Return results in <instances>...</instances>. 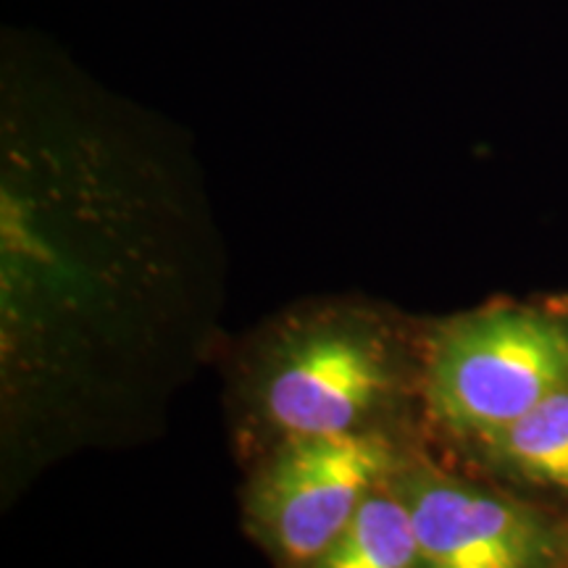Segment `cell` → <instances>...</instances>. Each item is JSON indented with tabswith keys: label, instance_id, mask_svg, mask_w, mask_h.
I'll use <instances>...</instances> for the list:
<instances>
[{
	"label": "cell",
	"instance_id": "8992f818",
	"mask_svg": "<svg viewBox=\"0 0 568 568\" xmlns=\"http://www.w3.org/2000/svg\"><path fill=\"white\" fill-rule=\"evenodd\" d=\"M311 568H426L406 503L389 481L368 495Z\"/></svg>",
	"mask_w": 568,
	"mask_h": 568
},
{
	"label": "cell",
	"instance_id": "6da1fadb",
	"mask_svg": "<svg viewBox=\"0 0 568 568\" xmlns=\"http://www.w3.org/2000/svg\"><path fill=\"white\" fill-rule=\"evenodd\" d=\"M422 351H408L385 318L326 308L276 329L255 358L247 406L282 439L387 429L410 389Z\"/></svg>",
	"mask_w": 568,
	"mask_h": 568
},
{
	"label": "cell",
	"instance_id": "5b68a950",
	"mask_svg": "<svg viewBox=\"0 0 568 568\" xmlns=\"http://www.w3.org/2000/svg\"><path fill=\"white\" fill-rule=\"evenodd\" d=\"M466 447L493 477L568 500V387Z\"/></svg>",
	"mask_w": 568,
	"mask_h": 568
},
{
	"label": "cell",
	"instance_id": "3957f363",
	"mask_svg": "<svg viewBox=\"0 0 568 568\" xmlns=\"http://www.w3.org/2000/svg\"><path fill=\"white\" fill-rule=\"evenodd\" d=\"M403 456L389 429L282 439L247 487L245 527L276 568H311Z\"/></svg>",
	"mask_w": 568,
	"mask_h": 568
},
{
	"label": "cell",
	"instance_id": "277c9868",
	"mask_svg": "<svg viewBox=\"0 0 568 568\" xmlns=\"http://www.w3.org/2000/svg\"><path fill=\"white\" fill-rule=\"evenodd\" d=\"M389 485L406 503L426 568H566L568 516L403 456Z\"/></svg>",
	"mask_w": 568,
	"mask_h": 568
},
{
	"label": "cell",
	"instance_id": "52a82bcc",
	"mask_svg": "<svg viewBox=\"0 0 568 568\" xmlns=\"http://www.w3.org/2000/svg\"><path fill=\"white\" fill-rule=\"evenodd\" d=\"M566 568H568V566H566Z\"/></svg>",
	"mask_w": 568,
	"mask_h": 568
},
{
	"label": "cell",
	"instance_id": "7a4b0ae2",
	"mask_svg": "<svg viewBox=\"0 0 568 568\" xmlns=\"http://www.w3.org/2000/svg\"><path fill=\"white\" fill-rule=\"evenodd\" d=\"M568 387V316L487 305L437 324L422 345L418 397L437 429L471 445Z\"/></svg>",
	"mask_w": 568,
	"mask_h": 568
}]
</instances>
